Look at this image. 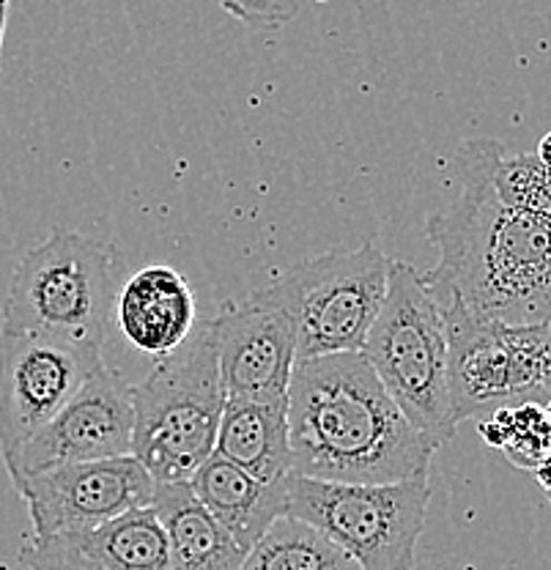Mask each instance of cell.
I'll list each match as a JSON object with an SVG mask.
<instances>
[{
    "label": "cell",
    "mask_w": 551,
    "mask_h": 570,
    "mask_svg": "<svg viewBox=\"0 0 551 570\" xmlns=\"http://www.w3.org/2000/svg\"><path fill=\"white\" fill-rule=\"evenodd\" d=\"M502 146L464 140L455 151L459 195L429 217L440 264L425 272L440 305L502 326H543L551 318V219L505 204L494 187Z\"/></svg>",
    "instance_id": "1"
},
{
    "label": "cell",
    "mask_w": 551,
    "mask_h": 570,
    "mask_svg": "<svg viewBox=\"0 0 551 570\" xmlns=\"http://www.w3.org/2000/svg\"><path fill=\"white\" fill-rule=\"evenodd\" d=\"M294 474L327 483H399L429 474L436 448L387 395L363 352L299 360L288 384Z\"/></svg>",
    "instance_id": "2"
},
{
    "label": "cell",
    "mask_w": 551,
    "mask_h": 570,
    "mask_svg": "<svg viewBox=\"0 0 551 570\" xmlns=\"http://www.w3.org/2000/svg\"><path fill=\"white\" fill-rule=\"evenodd\" d=\"M363 356L404 417L436 450L455 436L447 316L423 272L406 261L390 264L387 296Z\"/></svg>",
    "instance_id": "3"
},
{
    "label": "cell",
    "mask_w": 551,
    "mask_h": 570,
    "mask_svg": "<svg viewBox=\"0 0 551 570\" xmlns=\"http://www.w3.org/2000/svg\"><path fill=\"white\" fill-rule=\"evenodd\" d=\"M132 455L154 485L189 483L215 455L225 390L211 326L204 324L132 387Z\"/></svg>",
    "instance_id": "4"
},
{
    "label": "cell",
    "mask_w": 551,
    "mask_h": 570,
    "mask_svg": "<svg viewBox=\"0 0 551 570\" xmlns=\"http://www.w3.org/2000/svg\"><path fill=\"white\" fill-rule=\"evenodd\" d=\"M112 316L110 247L56 225L17 264L0 311V332H41L102 348Z\"/></svg>",
    "instance_id": "5"
},
{
    "label": "cell",
    "mask_w": 551,
    "mask_h": 570,
    "mask_svg": "<svg viewBox=\"0 0 551 570\" xmlns=\"http://www.w3.org/2000/svg\"><path fill=\"white\" fill-rule=\"evenodd\" d=\"M429 502V474L365 485L292 474L286 515L327 534L363 570H412Z\"/></svg>",
    "instance_id": "6"
},
{
    "label": "cell",
    "mask_w": 551,
    "mask_h": 570,
    "mask_svg": "<svg viewBox=\"0 0 551 570\" xmlns=\"http://www.w3.org/2000/svg\"><path fill=\"white\" fill-rule=\"evenodd\" d=\"M390 264L376 245L332 249L266 285L294 318L296 362L363 352L387 296Z\"/></svg>",
    "instance_id": "7"
},
{
    "label": "cell",
    "mask_w": 551,
    "mask_h": 570,
    "mask_svg": "<svg viewBox=\"0 0 551 570\" xmlns=\"http://www.w3.org/2000/svg\"><path fill=\"white\" fill-rule=\"evenodd\" d=\"M444 307L450 332V397L455 423L500 409L551 401V343L543 326H502Z\"/></svg>",
    "instance_id": "8"
},
{
    "label": "cell",
    "mask_w": 551,
    "mask_h": 570,
    "mask_svg": "<svg viewBox=\"0 0 551 570\" xmlns=\"http://www.w3.org/2000/svg\"><path fill=\"white\" fill-rule=\"evenodd\" d=\"M102 348L41 332H0V453L9 461L102 365Z\"/></svg>",
    "instance_id": "9"
},
{
    "label": "cell",
    "mask_w": 551,
    "mask_h": 570,
    "mask_svg": "<svg viewBox=\"0 0 551 570\" xmlns=\"http://www.w3.org/2000/svg\"><path fill=\"white\" fill-rule=\"evenodd\" d=\"M209 326L225 401L286 406L296 365V330L272 291L260 288L242 302H225Z\"/></svg>",
    "instance_id": "10"
},
{
    "label": "cell",
    "mask_w": 551,
    "mask_h": 570,
    "mask_svg": "<svg viewBox=\"0 0 551 570\" xmlns=\"http://www.w3.org/2000/svg\"><path fill=\"white\" fill-rule=\"evenodd\" d=\"M132 387L102 362L72 401L6 461V469L11 483H20L63 463L124 459L132 455Z\"/></svg>",
    "instance_id": "11"
},
{
    "label": "cell",
    "mask_w": 551,
    "mask_h": 570,
    "mask_svg": "<svg viewBox=\"0 0 551 570\" xmlns=\"http://www.w3.org/2000/svg\"><path fill=\"white\" fill-rule=\"evenodd\" d=\"M14 489L28 504L33 538H52L151 508L154 480L135 455H124L45 469L22 478Z\"/></svg>",
    "instance_id": "12"
},
{
    "label": "cell",
    "mask_w": 551,
    "mask_h": 570,
    "mask_svg": "<svg viewBox=\"0 0 551 570\" xmlns=\"http://www.w3.org/2000/svg\"><path fill=\"white\" fill-rule=\"evenodd\" d=\"M20 562L31 570H170L168 538L151 508L94 530L33 538Z\"/></svg>",
    "instance_id": "13"
},
{
    "label": "cell",
    "mask_w": 551,
    "mask_h": 570,
    "mask_svg": "<svg viewBox=\"0 0 551 570\" xmlns=\"http://www.w3.org/2000/svg\"><path fill=\"white\" fill-rule=\"evenodd\" d=\"M116 321L140 354L165 360L195 332L193 285L174 266H146L116 296Z\"/></svg>",
    "instance_id": "14"
},
{
    "label": "cell",
    "mask_w": 551,
    "mask_h": 570,
    "mask_svg": "<svg viewBox=\"0 0 551 570\" xmlns=\"http://www.w3.org/2000/svg\"><path fill=\"white\" fill-rule=\"evenodd\" d=\"M189 489L245 551L288 513V480L264 483L220 455H211L189 478Z\"/></svg>",
    "instance_id": "15"
},
{
    "label": "cell",
    "mask_w": 551,
    "mask_h": 570,
    "mask_svg": "<svg viewBox=\"0 0 551 570\" xmlns=\"http://www.w3.org/2000/svg\"><path fill=\"white\" fill-rule=\"evenodd\" d=\"M151 510L168 538L170 570H239L247 551L200 504L189 483L154 485Z\"/></svg>",
    "instance_id": "16"
},
{
    "label": "cell",
    "mask_w": 551,
    "mask_h": 570,
    "mask_svg": "<svg viewBox=\"0 0 551 570\" xmlns=\"http://www.w3.org/2000/svg\"><path fill=\"white\" fill-rule=\"evenodd\" d=\"M286 406L225 401L215 455L264 483H286L294 474Z\"/></svg>",
    "instance_id": "17"
},
{
    "label": "cell",
    "mask_w": 551,
    "mask_h": 570,
    "mask_svg": "<svg viewBox=\"0 0 551 570\" xmlns=\"http://www.w3.org/2000/svg\"><path fill=\"white\" fill-rule=\"evenodd\" d=\"M239 570H363L335 540L305 521L283 515L247 551Z\"/></svg>",
    "instance_id": "18"
},
{
    "label": "cell",
    "mask_w": 551,
    "mask_h": 570,
    "mask_svg": "<svg viewBox=\"0 0 551 570\" xmlns=\"http://www.w3.org/2000/svg\"><path fill=\"white\" fill-rule=\"evenodd\" d=\"M480 436L491 448H500L515 466L530 472L551 455V420L538 403L500 409L480 423Z\"/></svg>",
    "instance_id": "19"
},
{
    "label": "cell",
    "mask_w": 551,
    "mask_h": 570,
    "mask_svg": "<svg viewBox=\"0 0 551 570\" xmlns=\"http://www.w3.org/2000/svg\"><path fill=\"white\" fill-rule=\"evenodd\" d=\"M494 187L505 204L551 219V168L535 154H519V157L502 154L494 170Z\"/></svg>",
    "instance_id": "20"
},
{
    "label": "cell",
    "mask_w": 551,
    "mask_h": 570,
    "mask_svg": "<svg viewBox=\"0 0 551 570\" xmlns=\"http://www.w3.org/2000/svg\"><path fill=\"white\" fill-rule=\"evenodd\" d=\"M234 20L256 31H277L294 20L296 0H217Z\"/></svg>",
    "instance_id": "21"
},
{
    "label": "cell",
    "mask_w": 551,
    "mask_h": 570,
    "mask_svg": "<svg viewBox=\"0 0 551 570\" xmlns=\"http://www.w3.org/2000/svg\"><path fill=\"white\" fill-rule=\"evenodd\" d=\"M9 9H11V0H0V58H3V39H6V26H9ZM0 75H3V61H0Z\"/></svg>",
    "instance_id": "22"
},
{
    "label": "cell",
    "mask_w": 551,
    "mask_h": 570,
    "mask_svg": "<svg viewBox=\"0 0 551 570\" xmlns=\"http://www.w3.org/2000/svg\"><path fill=\"white\" fill-rule=\"evenodd\" d=\"M535 157L541 159V163L547 165V168H551V132L543 135L541 142H538V148H535Z\"/></svg>",
    "instance_id": "23"
},
{
    "label": "cell",
    "mask_w": 551,
    "mask_h": 570,
    "mask_svg": "<svg viewBox=\"0 0 551 570\" xmlns=\"http://www.w3.org/2000/svg\"><path fill=\"white\" fill-rule=\"evenodd\" d=\"M547 335H549V343H551V318L547 321Z\"/></svg>",
    "instance_id": "24"
},
{
    "label": "cell",
    "mask_w": 551,
    "mask_h": 570,
    "mask_svg": "<svg viewBox=\"0 0 551 570\" xmlns=\"http://www.w3.org/2000/svg\"><path fill=\"white\" fill-rule=\"evenodd\" d=\"M543 409H547V414H549V420H551V401H549L547 406H543Z\"/></svg>",
    "instance_id": "25"
},
{
    "label": "cell",
    "mask_w": 551,
    "mask_h": 570,
    "mask_svg": "<svg viewBox=\"0 0 551 570\" xmlns=\"http://www.w3.org/2000/svg\"><path fill=\"white\" fill-rule=\"evenodd\" d=\"M549 494H551V485H549Z\"/></svg>",
    "instance_id": "26"
},
{
    "label": "cell",
    "mask_w": 551,
    "mask_h": 570,
    "mask_svg": "<svg viewBox=\"0 0 551 570\" xmlns=\"http://www.w3.org/2000/svg\"><path fill=\"white\" fill-rule=\"evenodd\" d=\"M318 3H324V0H318Z\"/></svg>",
    "instance_id": "27"
},
{
    "label": "cell",
    "mask_w": 551,
    "mask_h": 570,
    "mask_svg": "<svg viewBox=\"0 0 551 570\" xmlns=\"http://www.w3.org/2000/svg\"><path fill=\"white\" fill-rule=\"evenodd\" d=\"M549 461H551V455H549Z\"/></svg>",
    "instance_id": "28"
}]
</instances>
